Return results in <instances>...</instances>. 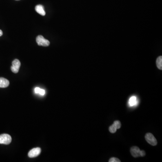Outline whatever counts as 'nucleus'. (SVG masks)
Returning <instances> with one entry per match:
<instances>
[{"label":"nucleus","instance_id":"obj_1","mask_svg":"<svg viewBox=\"0 0 162 162\" xmlns=\"http://www.w3.org/2000/svg\"><path fill=\"white\" fill-rule=\"evenodd\" d=\"M36 42L39 46H43V47H48L49 46V41L45 39L42 35H39L36 38Z\"/></svg>","mask_w":162,"mask_h":162},{"label":"nucleus","instance_id":"obj_2","mask_svg":"<svg viewBox=\"0 0 162 162\" xmlns=\"http://www.w3.org/2000/svg\"><path fill=\"white\" fill-rule=\"evenodd\" d=\"M12 137L10 135L6 134L0 135V144L9 145L12 142Z\"/></svg>","mask_w":162,"mask_h":162},{"label":"nucleus","instance_id":"obj_3","mask_svg":"<svg viewBox=\"0 0 162 162\" xmlns=\"http://www.w3.org/2000/svg\"><path fill=\"white\" fill-rule=\"evenodd\" d=\"M145 139L149 144L153 146H155L157 144V141L152 134L148 133L145 136Z\"/></svg>","mask_w":162,"mask_h":162},{"label":"nucleus","instance_id":"obj_4","mask_svg":"<svg viewBox=\"0 0 162 162\" xmlns=\"http://www.w3.org/2000/svg\"><path fill=\"white\" fill-rule=\"evenodd\" d=\"M21 66V63L19 60L15 59L12 62V66L11 67V70L14 73H18Z\"/></svg>","mask_w":162,"mask_h":162},{"label":"nucleus","instance_id":"obj_5","mask_svg":"<svg viewBox=\"0 0 162 162\" xmlns=\"http://www.w3.org/2000/svg\"><path fill=\"white\" fill-rule=\"evenodd\" d=\"M41 152V149L40 148H33L29 152L28 156L30 158H34L38 156Z\"/></svg>","mask_w":162,"mask_h":162},{"label":"nucleus","instance_id":"obj_6","mask_svg":"<svg viewBox=\"0 0 162 162\" xmlns=\"http://www.w3.org/2000/svg\"><path fill=\"white\" fill-rule=\"evenodd\" d=\"M140 149L138 147L136 146H133V147H132L131 149V155L134 158L140 157Z\"/></svg>","mask_w":162,"mask_h":162},{"label":"nucleus","instance_id":"obj_7","mask_svg":"<svg viewBox=\"0 0 162 162\" xmlns=\"http://www.w3.org/2000/svg\"><path fill=\"white\" fill-rule=\"evenodd\" d=\"M10 84V82L6 79L0 78V88H6Z\"/></svg>","mask_w":162,"mask_h":162},{"label":"nucleus","instance_id":"obj_8","mask_svg":"<svg viewBox=\"0 0 162 162\" xmlns=\"http://www.w3.org/2000/svg\"><path fill=\"white\" fill-rule=\"evenodd\" d=\"M35 10L36 12L41 14L42 16H44L46 14V12H45L44 6L41 5H38L35 7Z\"/></svg>","mask_w":162,"mask_h":162},{"label":"nucleus","instance_id":"obj_9","mask_svg":"<svg viewBox=\"0 0 162 162\" xmlns=\"http://www.w3.org/2000/svg\"><path fill=\"white\" fill-rule=\"evenodd\" d=\"M138 104V99L136 96H132L129 99L128 101V104L130 107L137 105Z\"/></svg>","mask_w":162,"mask_h":162},{"label":"nucleus","instance_id":"obj_10","mask_svg":"<svg viewBox=\"0 0 162 162\" xmlns=\"http://www.w3.org/2000/svg\"><path fill=\"white\" fill-rule=\"evenodd\" d=\"M157 67L160 70L162 69V56H160L156 60Z\"/></svg>","mask_w":162,"mask_h":162},{"label":"nucleus","instance_id":"obj_11","mask_svg":"<svg viewBox=\"0 0 162 162\" xmlns=\"http://www.w3.org/2000/svg\"><path fill=\"white\" fill-rule=\"evenodd\" d=\"M35 92L36 93H39L41 95H44L45 94V91L43 89H41L39 87H36L35 89Z\"/></svg>","mask_w":162,"mask_h":162},{"label":"nucleus","instance_id":"obj_12","mask_svg":"<svg viewBox=\"0 0 162 162\" xmlns=\"http://www.w3.org/2000/svg\"><path fill=\"white\" fill-rule=\"evenodd\" d=\"M117 130V129L116 127H115V126L114 125V124L109 127V132H110L112 133H115L116 132Z\"/></svg>","mask_w":162,"mask_h":162},{"label":"nucleus","instance_id":"obj_13","mask_svg":"<svg viewBox=\"0 0 162 162\" xmlns=\"http://www.w3.org/2000/svg\"><path fill=\"white\" fill-rule=\"evenodd\" d=\"M114 125L115 126L117 129H120L121 127V124L120 122V121L116 120L114 122Z\"/></svg>","mask_w":162,"mask_h":162},{"label":"nucleus","instance_id":"obj_14","mask_svg":"<svg viewBox=\"0 0 162 162\" xmlns=\"http://www.w3.org/2000/svg\"><path fill=\"white\" fill-rule=\"evenodd\" d=\"M109 162H120L121 161L119 159V158H116L113 157L111 158L110 159H109Z\"/></svg>","mask_w":162,"mask_h":162},{"label":"nucleus","instance_id":"obj_15","mask_svg":"<svg viewBox=\"0 0 162 162\" xmlns=\"http://www.w3.org/2000/svg\"><path fill=\"white\" fill-rule=\"evenodd\" d=\"M140 156L144 157L145 156V152L144 150H140Z\"/></svg>","mask_w":162,"mask_h":162},{"label":"nucleus","instance_id":"obj_16","mask_svg":"<svg viewBox=\"0 0 162 162\" xmlns=\"http://www.w3.org/2000/svg\"><path fill=\"white\" fill-rule=\"evenodd\" d=\"M3 35V32L1 30H0V37H1Z\"/></svg>","mask_w":162,"mask_h":162},{"label":"nucleus","instance_id":"obj_17","mask_svg":"<svg viewBox=\"0 0 162 162\" xmlns=\"http://www.w3.org/2000/svg\"><path fill=\"white\" fill-rule=\"evenodd\" d=\"M16 1H19V0H16Z\"/></svg>","mask_w":162,"mask_h":162}]
</instances>
